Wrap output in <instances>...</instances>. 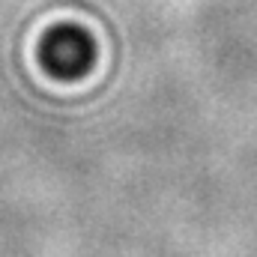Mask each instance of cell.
I'll list each match as a JSON object with an SVG mask.
<instances>
[{
	"label": "cell",
	"mask_w": 257,
	"mask_h": 257,
	"mask_svg": "<svg viewBox=\"0 0 257 257\" xmlns=\"http://www.w3.org/2000/svg\"><path fill=\"white\" fill-rule=\"evenodd\" d=\"M42 60L45 66L60 75V78H72V75H81L90 69L93 60V42L87 33L75 30V27H60L54 30L45 45H42Z\"/></svg>",
	"instance_id": "obj_1"
}]
</instances>
